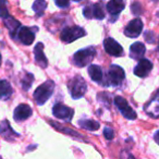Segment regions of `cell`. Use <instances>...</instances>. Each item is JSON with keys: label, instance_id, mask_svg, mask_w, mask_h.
I'll return each instance as SVG.
<instances>
[{"label": "cell", "instance_id": "cell-23", "mask_svg": "<svg viewBox=\"0 0 159 159\" xmlns=\"http://www.w3.org/2000/svg\"><path fill=\"white\" fill-rule=\"evenodd\" d=\"M34 81V75L31 73H25V75L23 76V79L21 80V83H22V89L24 91H29L31 89L32 84H33Z\"/></svg>", "mask_w": 159, "mask_h": 159}, {"label": "cell", "instance_id": "cell-8", "mask_svg": "<svg viewBox=\"0 0 159 159\" xmlns=\"http://www.w3.org/2000/svg\"><path fill=\"white\" fill-rule=\"evenodd\" d=\"M142 31H143V22H142L141 19L136 18L131 21L125 26V29H124V35L130 38H135L141 35Z\"/></svg>", "mask_w": 159, "mask_h": 159}, {"label": "cell", "instance_id": "cell-33", "mask_svg": "<svg viewBox=\"0 0 159 159\" xmlns=\"http://www.w3.org/2000/svg\"><path fill=\"white\" fill-rule=\"evenodd\" d=\"M154 139H155V141H156V143L159 145V130L157 131L156 133H155V135H154Z\"/></svg>", "mask_w": 159, "mask_h": 159}, {"label": "cell", "instance_id": "cell-12", "mask_svg": "<svg viewBox=\"0 0 159 159\" xmlns=\"http://www.w3.org/2000/svg\"><path fill=\"white\" fill-rule=\"evenodd\" d=\"M152 69V63L147 59H142L134 68V74L139 77H145L149 74Z\"/></svg>", "mask_w": 159, "mask_h": 159}, {"label": "cell", "instance_id": "cell-27", "mask_svg": "<svg viewBox=\"0 0 159 159\" xmlns=\"http://www.w3.org/2000/svg\"><path fill=\"white\" fill-rule=\"evenodd\" d=\"M83 14L86 19H93V6H87L83 9Z\"/></svg>", "mask_w": 159, "mask_h": 159}, {"label": "cell", "instance_id": "cell-30", "mask_svg": "<svg viewBox=\"0 0 159 159\" xmlns=\"http://www.w3.org/2000/svg\"><path fill=\"white\" fill-rule=\"evenodd\" d=\"M144 37H145L146 42L149 43V44H152V43L155 42V35H154V33H152V32H150V31L145 32V35H144Z\"/></svg>", "mask_w": 159, "mask_h": 159}, {"label": "cell", "instance_id": "cell-4", "mask_svg": "<svg viewBox=\"0 0 159 159\" xmlns=\"http://www.w3.org/2000/svg\"><path fill=\"white\" fill-rule=\"evenodd\" d=\"M85 30L81 26H66L60 34V39L64 43H72L77 38L85 36Z\"/></svg>", "mask_w": 159, "mask_h": 159}, {"label": "cell", "instance_id": "cell-25", "mask_svg": "<svg viewBox=\"0 0 159 159\" xmlns=\"http://www.w3.org/2000/svg\"><path fill=\"white\" fill-rule=\"evenodd\" d=\"M93 18L97 19V20H102L105 18V11L102 9V3L93 5Z\"/></svg>", "mask_w": 159, "mask_h": 159}, {"label": "cell", "instance_id": "cell-1", "mask_svg": "<svg viewBox=\"0 0 159 159\" xmlns=\"http://www.w3.org/2000/svg\"><path fill=\"white\" fill-rule=\"evenodd\" d=\"M53 89H55V82L51 81V80H48L44 84L39 85V86L35 89L34 95H33L34 99L37 102V105H39V106L44 105L45 102L50 98V96L52 95Z\"/></svg>", "mask_w": 159, "mask_h": 159}, {"label": "cell", "instance_id": "cell-18", "mask_svg": "<svg viewBox=\"0 0 159 159\" xmlns=\"http://www.w3.org/2000/svg\"><path fill=\"white\" fill-rule=\"evenodd\" d=\"M89 74L91 76V79L94 82L97 83H102V79H104V74H102V70L99 66L96 64H92L89 68Z\"/></svg>", "mask_w": 159, "mask_h": 159}, {"label": "cell", "instance_id": "cell-32", "mask_svg": "<svg viewBox=\"0 0 159 159\" xmlns=\"http://www.w3.org/2000/svg\"><path fill=\"white\" fill-rule=\"evenodd\" d=\"M121 159H134V157L128 152H122L121 154Z\"/></svg>", "mask_w": 159, "mask_h": 159}, {"label": "cell", "instance_id": "cell-3", "mask_svg": "<svg viewBox=\"0 0 159 159\" xmlns=\"http://www.w3.org/2000/svg\"><path fill=\"white\" fill-rule=\"evenodd\" d=\"M96 50L94 47H87V48L81 49V50L76 51L73 56V61L74 64L79 68H83V66H87L89 63H91L93 61V59L95 58Z\"/></svg>", "mask_w": 159, "mask_h": 159}, {"label": "cell", "instance_id": "cell-29", "mask_svg": "<svg viewBox=\"0 0 159 159\" xmlns=\"http://www.w3.org/2000/svg\"><path fill=\"white\" fill-rule=\"evenodd\" d=\"M131 8H132V12H133V14H135V16H139V14L142 13V7H141V3H139V2H134V3H132V6H131Z\"/></svg>", "mask_w": 159, "mask_h": 159}, {"label": "cell", "instance_id": "cell-5", "mask_svg": "<svg viewBox=\"0 0 159 159\" xmlns=\"http://www.w3.org/2000/svg\"><path fill=\"white\" fill-rule=\"evenodd\" d=\"M125 79V73H124L123 69L119 66H110L107 74V82L106 85H112V86H119L123 80Z\"/></svg>", "mask_w": 159, "mask_h": 159}, {"label": "cell", "instance_id": "cell-14", "mask_svg": "<svg viewBox=\"0 0 159 159\" xmlns=\"http://www.w3.org/2000/svg\"><path fill=\"white\" fill-rule=\"evenodd\" d=\"M34 55H35V61L40 68L45 69L48 66V60L44 53V44L38 43L34 48Z\"/></svg>", "mask_w": 159, "mask_h": 159}, {"label": "cell", "instance_id": "cell-13", "mask_svg": "<svg viewBox=\"0 0 159 159\" xmlns=\"http://www.w3.org/2000/svg\"><path fill=\"white\" fill-rule=\"evenodd\" d=\"M0 135H1L6 141H14V139L20 136L18 133H16L12 130L9 121H7V120H3V121L0 123Z\"/></svg>", "mask_w": 159, "mask_h": 159}, {"label": "cell", "instance_id": "cell-35", "mask_svg": "<svg viewBox=\"0 0 159 159\" xmlns=\"http://www.w3.org/2000/svg\"><path fill=\"white\" fill-rule=\"evenodd\" d=\"M158 51H159V44H158Z\"/></svg>", "mask_w": 159, "mask_h": 159}, {"label": "cell", "instance_id": "cell-6", "mask_svg": "<svg viewBox=\"0 0 159 159\" xmlns=\"http://www.w3.org/2000/svg\"><path fill=\"white\" fill-rule=\"evenodd\" d=\"M115 105L117 106V108L121 111V113L123 115L124 118H126L128 120H135L136 119V112L129 106L128 102L124 99L121 96H117L115 98Z\"/></svg>", "mask_w": 159, "mask_h": 159}, {"label": "cell", "instance_id": "cell-7", "mask_svg": "<svg viewBox=\"0 0 159 159\" xmlns=\"http://www.w3.org/2000/svg\"><path fill=\"white\" fill-rule=\"evenodd\" d=\"M52 113L56 118L60 120H63V121H71L73 117V111L72 108L70 107L64 106L63 104H56L52 107Z\"/></svg>", "mask_w": 159, "mask_h": 159}, {"label": "cell", "instance_id": "cell-10", "mask_svg": "<svg viewBox=\"0 0 159 159\" xmlns=\"http://www.w3.org/2000/svg\"><path fill=\"white\" fill-rule=\"evenodd\" d=\"M144 110L149 117L154 118V119L159 118V91H157L154 97L145 105Z\"/></svg>", "mask_w": 159, "mask_h": 159}, {"label": "cell", "instance_id": "cell-34", "mask_svg": "<svg viewBox=\"0 0 159 159\" xmlns=\"http://www.w3.org/2000/svg\"><path fill=\"white\" fill-rule=\"evenodd\" d=\"M0 64H1V53H0Z\"/></svg>", "mask_w": 159, "mask_h": 159}, {"label": "cell", "instance_id": "cell-9", "mask_svg": "<svg viewBox=\"0 0 159 159\" xmlns=\"http://www.w3.org/2000/svg\"><path fill=\"white\" fill-rule=\"evenodd\" d=\"M104 48L108 55L113 56V57H120V56L123 55L122 46L117 40H115L111 37H108L104 40Z\"/></svg>", "mask_w": 159, "mask_h": 159}, {"label": "cell", "instance_id": "cell-2", "mask_svg": "<svg viewBox=\"0 0 159 159\" xmlns=\"http://www.w3.org/2000/svg\"><path fill=\"white\" fill-rule=\"evenodd\" d=\"M69 86V91H70V94L72 96L73 99H79V98H82L83 96L86 93V82L84 81L81 75H75L72 80L68 84Z\"/></svg>", "mask_w": 159, "mask_h": 159}, {"label": "cell", "instance_id": "cell-24", "mask_svg": "<svg viewBox=\"0 0 159 159\" xmlns=\"http://www.w3.org/2000/svg\"><path fill=\"white\" fill-rule=\"evenodd\" d=\"M50 124L52 126H55L56 129H58L59 131H61V132H63V133H66V134H69V135H71V136H74V137H77V139H83V136L82 135H80L79 133H76V132H74L73 130H71V129H68V128H64V126H61V125H57V124L55 123L53 121H50Z\"/></svg>", "mask_w": 159, "mask_h": 159}, {"label": "cell", "instance_id": "cell-31", "mask_svg": "<svg viewBox=\"0 0 159 159\" xmlns=\"http://www.w3.org/2000/svg\"><path fill=\"white\" fill-rule=\"evenodd\" d=\"M55 3H56V6H58V7H60V8H66L70 5V2L66 1V0H56Z\"/></svg>", "mask_w": 159, "mask_h": 159}, {"label": "cell", "instance_id": "cell-19", "mask_svg": "<svg viewBox=\"0 0 159 159\" xmlns=\"http://www.w3.org/2000/svg\"><path fill=\"white\" fill-rule=\"evenodd\" d=\"M12 87L10 83L6 80H1L0 81V99L1 100H7L11 97L12 95Z\"/></svg>", "mask_w": 159, "mask_h": 159}, {"label": "cell", "instance_id": "cell-17", "mask_svg": "<svg viewBox=\"0 0 159 159\" xmlns=\"http://www.w3.org/2000/svg\"><path fill=\"white\" fill-rule=\"evenodd\" d=\"M124 7H125V5L121 0H111L107 3V10L112 16H118L124 9Z\"/></svg>", "mask_w": 159, "mask_h": 159}, {"label": "cell", "instance_id": "cell-21", "mask_svg": "<svg viewBox=\"0 0 159 159\" xmlns=\"http://www.w3.org/2000/svg\"><path fill=\"white\" fill-rule=\"evenodd\" d=\"M5 24H6V26L10 30L11 35H13V34L19 30V27H20V22L14 20V19L11 18V16H9L7 20H5Z\"/></svg>", "mask_w": 159, "mask_h": 159}, {"label": "cell", "instance_id": "cell-28", "mask_svg": "<svg viewBox=\"0 0 159 159\" xmlns=\"http://www.w3.org/2000/svg\"><path fill=\"white\" fill-rule=\"evenodd\" d=\"M104 136L106 137V139H108V141H111V139H113V136H115V133H113V130L110 128H105L104 129Z\"/></svg>", "mask_w": 159, "mask_h": 159}, {"label": "cell", "instance_id": "cell-16", "mask_svg": "<svg viewBox=\"0 0 159 159\" xmlns=\"http://www.w3.org/2000/svg\"><path fill=\"white\" fill-rule=\"evenodd\" d=\"M145 45L143 43H134L132 46L130 47V57L135 60H142L143 56L145 55Z\"/></svg>", "mask_w": 159, "mask_h": 159}, {"label": "cell", "instance_id": "cell-15", "mask_svg": "<svg viewBox=\"0 0 159 159\" xmlns=\"http://www.w3.org/2000/svg\"><path fill=\"white\" fill-rule=\"evenodd\" d=\"M18 37L24 45L33 44L34 39H35V35H34L33 31L26 26L20 27L19 33H18Z\"/></svg>", "mask_w": 159, "mask_h": 159}, {"label": "cell", "instance_id": "cell-11", "mask_svg": "<svg viewBox=\"0 0 159 159\" xmlns=\"http://www.w3.org/2000/svg\"><path fill=\"white\" fill-rule=\"evenodd\" d=\"M32 113H33V110H32V108L29 105L21 104V105H19L16 108V110H14L13 118L16 121L21 122V121H24V120L29 119L32 116Z\"/></svg>", "mask_w": 159, "mask_h": 159}, {"label": "cell", "instance_id": "cell-20", "mask_svg": "<svg viewBox=\"0 0 159 159\" xmlns=\"http://www.w3.org/2000/svg\"><path fill=\"white\" fill-rule=\"evenodd\" d=\"M80 126L85 130L89 131H97L100 128V124L98 123L95 120H91V119H86V120H80L79 122Z\"/></svg>", "mask_w": 159, "mask_h": 159}, {"label": "cell", "instance_id": "cell-22", "mask_svg": "<svg viewBox=\"0 0 159 159\" xmlns=\"http://www.w3.org/2000/svg\"><path fill=\"white\" fill-rule=\"evenodd\" d=\"M47 7V3L46 1H43V0H37V1H35L33 5V10L34 12L36 13V16H40L44 14V11L45 9H46Z\"/></svg>", "mask_w": 159, "mask_h": 159}, {"label": "cell", "instance_id": "cell-26", "mask_svg": "<svg viewBox=\"0 0 159 159\" xmlns=\"http://www.w3.org/2000/svg\"><path fill=\"white\" fill-rule=\"evenodd\" d=\"M0 16L3 20H7L9 18V12H8L7 9V5H6L5 1H1V0H0Z\"/></svg>", "mask_w": 159, "mask_h": 159}]
</instances>
